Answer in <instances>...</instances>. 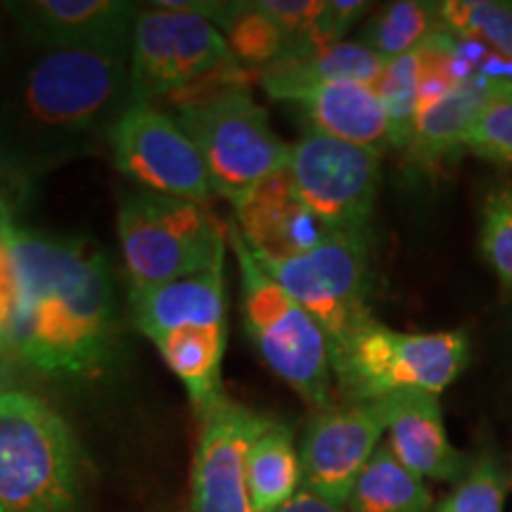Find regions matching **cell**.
Listing matches in <instances>:
<instances>
[{
	"instance_id": "cell-1",
	"label": "cell",
	"mask_w": 512,
	"mask_h": 512,
	"mask_svg": "<svg viewBox=\"0 0 512 512\" xmlns=\"http://www.w3.org/2000/svg\"><path fill=\"white\" fill-rule=\"evenodd\" d=\"M0 233L17 273L10 351L38 375L93 380L117 351V297L105 256L88 240L22 226L0 190Z\"/></svg>"
},
{
	"instance_id": "cell-22",
	"label": "cell",
	"mask_w": 512,
	"mask_h": 512,
	"mask_svg": "<svg viewBox=\"0 0 512 512\" xmlns=\"http://www.w3.org/2000/svg\"><path fill=\"white\" fill-rule=\"evenodd\" d=\"M347 512H434L425 479L403 467L387 444H380L356 479Z\"/></svg>"
},
{
	"instance_id": "cell-24",
	"label": "cell",
	"mask_w": 512,
	"mask_h": 512,
	"mask_svg": "<svg viewBox=\"0 0 512 512\" xmlns=\"http://www.w3.org/2000/svg\"><path fill=\"white\" fill-rule=\"evenodd\" d=\"M444 31L512 60V3L501 0H444L437 3Z\"/></svg>"
},
{
	"instance_id": "cell-23",
	"label": "cell",
	"mask_w": 512,
	"mask_h": 512,
	"mask_svg": "<svg viewBox=\"0 0 512 512\" xmlns=\"http://www.w3.org/2000/svg\"><path fill=\"white\" fill-rule=\"evenodd\" d=\"M441 29L444 27L439 22L437 3L399 0L370 19L361 31V43L384 60H394L418 50L425 38Z\"/></svg>"
},
{
	"instance_id": "cell-20",
	"label": "cell",
	"mask_w": 512,
	"mask_h": 512,
	"mask_svg": "<svg viewBox=\"0 0 512 512\" xmlns=\"http://www.w3.org/2000/svg\"><path fill=\"white\" fill-rule=\"evenodd\" d=\"M484 95V83L472 79L422 110L415 119L411 145L406 150L411 162L432 169L444 159L460 155L467 145L470 128L482 110Z\"/></svg>"
},
{
	"instance_id": "cell-31",
	"label": "cell",
	"mask_w": 512,
	"mask_h": 512,
	"mask_svg": "<svg viewBox=\"0 0 512 512\" xmlns=\"http://www.w3.org/2000/svg\"><path fill=\"white\" fill-rule=\"evenodd\" d=\"M368 10L370 3H363V0H325L323 19H320L311 48L342 43L347 31L358 24V19L366 15Z\"/></svg>"
},
{
	"instance_id": "cell-3",
	"label": "cell",
	"mask_w": 512,
	"mask_h": 512,
	"mask_svg": "<svg viewBox=\"0 0 512 512\" xmlns=\"http://www.w3.org/2000/svg\"><path fill=\"white\" fill-rule=\"evenodd\" d=\"M249 69L230 67L176 98L174 117L197 145L214 195L238 204L290 166L292 145L273 131L268 112L252 98Z\"/></svg>"
},
{
	"instance_id": "cell-34",
	"label": "cell",
	"mask_w": 512,
	"mask_h": 512,
	"mask_svg": "<svg viewBox=\"0 0 512 512\" xmlns=\"http://www.w3.org/2000/svg\"><path fill=\"white\" fill-rule=\"evenodd\" d=\"M10 19L5 15L3 3H0V95L5 91V83H8L12 74V38H10Z\"/></svg>"
},
{
	"instance_id": "cell-11",
	"label": "cell",
	"mask_w": 512,
	"mask_h": 512,
	"mask_svg": "<svg viewBox=\"0 0 512 512\" xmlns=\"http://www.w3.org/2000/svg\"><path fill=\"white\" fill-rule=\"evenodd\" d=\"M107 147L121 174L140 190L207 204L214 197L207 166L174 114L157 105H128Z\"/></svg>"
},
{
	"instance_id": "cell-17",
	"label": "cell",
	"mask_w": 512,
	"mask_h": 512,
	"mask_svg": "<svg viewBox=\"0 0 512 512\" xmlns=\"http://www.w3.org/2000/svg\"><path fill=\"white\" fill-rule=\"evenodd\" d=\"M131 323L140 335L157 339L188 328H228L226 271H209L150 287H128Z\"/></svg>"
},
{
	"instance_id": "cell-14",
	"label": "cell",
	"mask_w": 512,
	"mask_h": 512,
	"mask_svg": "<svg viewBox=\"0 0 512 512\" xmlns=\"http://www.w3.org/2000/svg\"><path fill=\"white\" fill-rule=\"evenodd\" d=\"M3 10L27 48L131 53L143 5L126 0H5Z\"/></svg>"
},
{
	"instance_id": "cell-32",
	"label": "cell",
	"mask_w": 512,
	"mask_h": 512,
	"mask_svg": "<svg viewBox=\"0 0 512 512\" xmlns=\"http://www.w3.org/2000/svg\"><path fill=\"white\" fill-rule=\"evenodd\" d=\"M17 309V273L8 240L0 233V354L10 351L12 323Z\"/></svg>"
},
{
	"instance_id": "cell-30",
	"label": "cell",
	"mask_w": 512,
	"mask_h": 512,
	"mask_svg": "<svg viewBox=\"0 0 512 512\" xmlns=\"http://www.w3.org/2000/svg\"><path fill=\"white\" fill-rule=\"evenodd\" d=\"M256 3L290 38L292 50L313 46L325 12V0H256Z\"/></svg>"
},
{
	"instance_id": "cell-7",
	"label": "cell",
	"mask_w": 512,
	"mask_h": 512,
	"mask_svg": "<svg viewBox=\"0 0 512 512\" xmlns=\"http://www.w3.org/2000/svg\"><path fill=\"white\" fill-rule=\"evenodd\" d=\"M117 233L128 287L171 283L226 264L228 230L204 204L190 200L150 190L126 192Z\"/></svg>"
},
{
	"instance_id": "cell-21",
	"label": "cell",
	"mask_w": 512,
	"mask_h": 512,
	"mask_svg": "<svg viewBox=\"0 0 512 512\" xmlns=\"http://www.w3.org/2000/svg\"><path fill=\"white\" fill-rule=\"evenodd\" d=\"M247 489L252 512H278L302 491L299 446L290 425L271 418L247 456Z\"/></svg>"
},
{
	"instance_id": "cell-19",
	"label": "cell",
	"mask_w": 512,
	"mask_h": 512,
	"mask_svg": "<svg viewBox=\"0 0 512 512\" xmlns=\"http://www.w3.org/2000/svg\"><path fill=\"white\" fill-rule=\"evenodd\" d=\"M384 67L387 60L361 41H342L332 46L290 50L283 60L259 76V86L273 100H283V95L294 88L311 86V83L354 81L375 88Z\"/></svg>"
},
{
	"instance_id": "cell-12",
	"label": "cell",
	"mask_w": 512,
	"mask_h": 512,
	"mask_svg": "<svg viewBox=\"0 0 512 512\" xmlns=\"http://www.w3.org/2000/svg\"><path fill=\"white\" fill-rule=\"evenodd\" d=\"M384 432L380 401L342 403L318 411L299 441L302 489L344 508Z\"/></svg>"
},
{
	"instance_id": "cell-15",
	"label": "cell",
	"mask_w": 512,
	"mask_h": 512,
	"mask_svg": "<svg viewBox=\"0 0 512 512\" xmlns=\"http://www.w3.org/2000/svg\"><path fill=\"white\" fill-rule=\"evenodd\" d=\"M233 209V223L256 259H292L309 252L330 235L299 197L290 169L256 185Z\"/></svg>"
},
{
	"instance_id": "cell-2",
	"label": "cell",
	"mask_w": 512,
	"mask_h": 512,
	"mask_svg": "<svg viewBox=\"0 0 512 512\" xmlns=\"http://www.w3.org/2000/svg\"><path fill=\"white\" fill-rule=\"evenodd\" d=\"M29 50L0 95V185L10 190L95 155L131 105L128 53Z\"/></svg>"
},
{
	"instance_id": "cell-8",
	"label": "cell",
	"mask_w": 512,
	"mask_h": 512,
	"mask_svg": "<svg viewBox=\"0 0 512 512\" xmlns=\"http://www.w3.org/2000/svg\"><path fill=\"white\" fill-rule=\"evenodd\" d=\"M228 41L209 19L169 8L164 0L140 10L133 27L128 76L131 105H157L238 67Z\"/></svg>"
},
{
	"instance_id": "cell-18",
	"label": "cell",
	"mask_w": 512,
	"mask_h": 512,
	"mask_svg": "<svg viewBox=\"0 0 512 512\" xmlns=\"http://www.w3.org/2000/svg\"><path fill=\"white\" fill-rule=\"evenodd\" d=\"M280 102L302 107L309 131L384 152L392 147L389 119L375 88L354 81L311 83L294 88Z\"/></svg>"
},
{
	"instance_id": "cell-6",
	"label": "cell",
	"mask_w": 512,
	"mask_h": 512,
	"mask_svg": "<svg viewBox=\"0 0 512 512\" xmlns=\"http://www.w3.org/2000/svg\"><path fill=\"white\" fill-rule=\"evenodd\" d=\"M228 247L235 254L242 280V318L249 339L280 380H285L316 411L332 406V366L328 337L316 318L294 302L264 266L235 223Z\"/></svg>"
},
{
	"instance_id": "cell-33",
	"label": "cell",
	"mask_w": 512,
	"mask_h": 512,
	"mask_svg": "<svg viewBox=\"0 0 512 512\" xmlns=\"http://www.w3.org/2000/svg\"><path fill=\"white\" fill-rule=\"evenodd\" d=\"M278 512H347V508L325 501V498H320L316 494H311V491L302 489L290 503H285Z\"/></svg>"
},
{
	"instance_id": "cell-9",
	"label": "cell",
	"mask_w": 512,
	"mask_h": 512,
	"mask_svg": "<svg viewBox=\"0 0 512 512\" xmlns=\"http://www.w3.org/2000/svg\"><path fill=\"white\" fill-rule=\"evenodd\" d=\"M259 264L316 318L328 344L373 316L368 233H330L309 252L285 261L259 259Z\"/></svg>"
},
{
	"instance_id": "cell-4",
	"label": "cell",
	"mask_w": 512,
	"mask_h": 512,
	"mask_svg": "<svg viewBox=\"0 0 512 512\" xmlns=\"http://www.w3.org/2000/svg\"><path fill=\"white\" fill-rule=\"evenodd\" d=\"M0 512H86L76 434L27 389H0Z\"/></svg>"
},
{
	"instance_id": "cell-13",
	"label": "cell",
	"mask_w": 512,
	"mask_h": 512,
	"mask_svg": "<svg viewBox=\"0 0 512 512\" xmlns=\"http://www.w3.org/2000/svg\"><path fill=\"white\" fill-rule=\"evenodd\" d=\"M271 415L256 413L230 396L200 418L190 479L192 512H252L247 456Z\"/></svg>"
},
{
	"instance_id": "cell-28",
	"label": "cell",
	"mask_w": 512,
	"mask_h": 512,
	"mask_svg": "<svg viewBox=\"0 0 512 512\" xmlns=\"http://www.w3.org/2000/svg\"><path fill=\"white\" fill-rule=\"evenodd\" d=\"M508 477L501 458L494 451H484L472 460L467 475L456 484L434 512H503Z\"/></svg>"
},
{
	"instance_id": "cell-25",
	"label": "cell",
	"mask_w": 512,
	"mask_h": 512,
	"mask_svg": "<svg viewBox=\"0 0 512 512\" xmlns=\"http://www.w3.org/2000/svg\"><path fill=\"white\" fill-rule=\"evenodd\" d=\"M418 57V114L434 102L446 98L448 93L456 91L463 83L475 79L470 64L463 55V46L448 31H434L430 38L420 43L415 50Z\"/></svg>"
},
{
	"instance_id": "cell-26",
	"label": "cell",
	"mask_w": 512,
	"mask_h": 512,
	"mask_svg": "<svg viewBox=\"0 0 512 512\" xmlns=\"http://www.w3.org/2000/svg\"><path fill=\"white\" fill-rule=\"evenodd\" d=\"M479 81L486 86V95L470 128L465 150L512 169V83Z\"/></svg>"
},
{
	"instance_id": "cell-35",
	"label": "cell",
	"mask_w": 512,
	"mask_h": 512,
	"mask_svg": "<svg viewBox=\"0 0 512 512\" xmlns=\"http://www.w3.org/2000/svg\"><path fill=\"white\" fill-rule=\"evenodd\" d=\"M0 356H3V354H0Z\"/></svg>"
},
{
	"instance_id": "cell-29",
	"label": "cell",
	"mask_w": 512,
	"mask_h": 512,
	"mask_svg": "<svg viewBox=\"0 0 512 512\" xmlns=\"http://www.w3.org/2000/svg\"><path fill=\"white\" fill-rule=\"evenodd\" d=\"M479 245L501 285L512 290V190H498L486 197Z\"/></svg>"
},
{
	"instance_id": "cell-5",
	"label": "cell",
	"mask_w": 512,
	"mask_h": 512,
	"mask_svg": "<svg viewBox=\"0 0 512 512\" xmlns=\"http://www.w3.org/2000/svg\"><path fill=\"white\" fill-rule=\"evenodd\" d=\"M470 342L460 330L401 332L370 316L330 344L332 380L344 403L394 394H441L467 366Z\"/></svg>"
},
{
	"instance_id": "cell-27",
	"label": "cell",
	"mask_w": 512,
	"mask_h": 512,
	"mask_svg": "<svg viewBox=\"0 0 512 512\" xmlns=\"http://www.w3.org/2000/svg\"><path fill=\"white\" fill-rule=\"evenodd\" d=\"M384 112L389 119L392 147L408 150L413 136L415 119H418V57L415 50L408 55L387 60V67L375 86Z\"/></svg>"
},
{
	"instance_id": "cell-10",
	"label": "cell",
	"mask_w": 512,
	"mask_h": 512,
	"mask_svg": "<svg viewBox=\"0 0 512 512\" xmlns=\"http://www.w3.org/2000/svg\"><path fill=\"white\" fill-rule=\"evenodd\" d=\"M287 169L299 197L328 233H368L382 152L306 131L292 145Z\"/></svg>"
},
{
	"instance_id": "cell-16",
	"label": "cell",
	"mask_w": 512,
	"mask_h": 512,
	"mask_svg": "<svg viewBox=\"0 0 512 512\" xmlns=\"http://www.w3.org/2000/svg\"><path fill=\"white\" fill-rule=\"evenodd\" d=\"M387 446L403 467L432 482L458 484L472 460L451 444L437 394L406 392L380 399Z\"/></svg>"
}]
</instances>
